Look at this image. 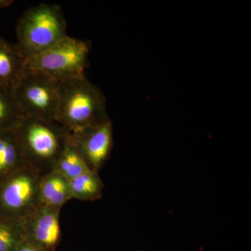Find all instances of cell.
I'll return each mask as SVG.
<instances>
[{"label":"cell","mask_w":251,"mask_h":251,"mask_svg":"<svg viewBox=\"0 0 251 251\" xmlns=\"http://www.w3.org/2000/svg\"><path fill=\"white\" fill-rule=\"evenodd\" d=\"M14 130L25 164L41 175L53 171L70 131L57 122L24 115Z\"/></svg>","instance_id":"1"},{"label":"cell","mask_w":251,"mask_h":251,"mask_svg":"<svg viewBox=\"0 0 251 251\" xmlns=\"http://www.w3.org/2000/svg\"><path fill=\"white\" fill-rule=\"evenodd\" d=\"M108 120L103 95L85 75L59 83L55 122L75 132Z\"/></svg>","instance_id":"2"},{"label":"cell","mask_w":251,"mask_h":251,"mask_svg":"<svg viewBox=\"0 0 251 251\" xmlns=\"http://www.w3.org/2000/svg\"><path fill=\"white\" fill-rule=\"evenodd\" d=\"M60 6L40 4L27 10L16 26L18 49L26 59L44 52L67 36Z\"/></svg>","instance_id":"3"},{"label":"cell","mask_w":251,"mask_h":251,"mask_svg":"<svg viewBox=\"0 0 251 251\" xmlns=\"http://www.w3.org/2000/svg\"><path fill=\"white\" fill-rule=\"evenodd\" d=\"M89 53L87 41L67 36L44 52L26 59L24 72L60 83L85 75Z\"/></svg>","instance_id":"4"},{"label":"cell","mask_w":251,"mask_h":251,"mask_svg":"<svg viewBox=\"0 0 251 251\" xmlns=\"http://www.w3.org/2000/svg\"><path fill=\"white\" fill-rule=\"evenodd\" d=\"M41 176L25 166L0 179V216L21 224L40 206Z\"/></svg>","instance_id":"5"},{"label":"cell","mask_w":251,"mask_h":251,"mask_svg":"<svg viewBox=\"0 0 251 251\" xmlns=\"http://www.w3.org/2000/svg\"><path fill=\"white\" fill-rule=\"evenodd\" d=\"M58 82L32 73L23 72L12 90L24 116L55 122L59 103Z\"/></svg>","instance_id":"6"},{"label":"cell","mask_w":251,"mask_h":251,"mask_svg":"<svg viewBox=\"0 0 251 251\" xmlns=\"http://www.w3.org/2000/svg\"><path fill=\"white\" fill-rule=\"evenodd\" d=\"M71 136L88 168L99 173L108 161L113 145L110 120L96 126L71 132Z\"/></svg>","instance_id":"7"},{"label":"cell","mask_w":251,"mask_h":251,"mask_svg":"<svg viewBox=\"0 0 251 251\" xmlns=\"http://www.w3.org/2000/svg\"><path fill=\"white\" fill-rule=\"evenodd\" d=\"M61 209L38 206L21 223L24 235L45 251H55L62 235Z\"/></svg>","instance_id":"8"},{"label":"cell","mask_w":251,"mask_h":251,"mask_svg":"<svg viewBox=\"0 0 251 251\" xmlns=\"http://www.w3.org/2000/svg\"><path fill=\"white\" fill-rule=\"evenodd\" d=\"M26 59L16 44L0 36V87L12 92L24 72Z\"/></svg>","instance_id":"9"},{"label":"cell","mask_w":251,"mask_h":251,"mask_svg":"<svg viewBox=\"0 0 251 251\" xmlns=\"http://www.w3.org/2000/svg\"><path fill=\"white\" fill-rule=\"evenodd\" d=\"M39 193L41 205L50 207L62 209L72 200L69 179L54 171L41 175Z\"/></svg>","instance_id":"10"},{"label":"cell","mask_w":251,"mask_h":251,"mask_svg":"<svg viewBox=\"0 0 251 251\" xmlns=\"http://www.w3.org/2000/svg\"><path fill=\"white\" fill-rule=\"evenodd\" d=\"M25 166L14 130L0 132V179Z\"/></svg>","instance_id":"11"},{"label":"cell","mask_w":251,"mask_h":251,"mask_svg":"<svg viewBox=\"0 0 251 251\" xmlns=\"http://www.w3.org/2000/svg\"><path fill=\"white\" fill-rule=\"evenodd\" d=\"M69 181L72 199L94 201L102 198L104 184L99 173L89 171Z\"/></svg>","instance_id":"12"},{"label":"cell","mask_w":251,"mask_h":251,"mask_svg":"<svg viewBox=\"0 0 251 251\" xmlns=\"http://www.w3.org/2000/svg\"><path fill=\"white\" fill-rule=\"evenodd\" d=\"M53 171L58 172L69 180L91 171L73 141L71 132Z\"/></svg>","instance_id":"13"},{"label":"cell","mask_w":251,"mask_h":251,"mask_svg":"<svg viewBox=\"0 0 251 251\" xmlns=\"http://www.w3.org/2000/svg\"><path fill=\"white\" fill-rule=\"evenodd\" d=\"M23 116L12 92L0 87V132L14 130Z\"/></svg>","instance_id":"14"},{"label":"cell","mask_w":251,"mask_h":251,"mask_svg":"<svg viewBox=\"0 0 251 251\" xmlns=\"http://www.w3.org/2000/svg\"><path fill=\"white\" fill-rule=\"evenodd\" d=\"M23 236L20 223L0 216V251H14Z\"/></svg>","instance_id":"15"},{"label":"cell","mask_w":251,"mask_h":251,"mask_svg":"<svg viewBox=\"0 0 251 251\" xmlns=\"http://www.w3.org/2000/svg\"><path fill=\"white\" fill-rule=\"evenodd\" d=\"M14 251H45L34 242L29 240L25 236L18 243Z\"/></svg>","instance_id":"16"},{"label":"cell","mask_w":251,"mask_h":251,"mask_svg":"<svg viewBox=\"0 0 251 251\" xmlns=\"http://www.w3.org/2000/svg\"><path fill=\"white\" fill-rule=\"evenodd\" d=\"M14 3L13 0H0V9L7 7Z\"/></svg>","instance_id":"17"}]
</instances>
